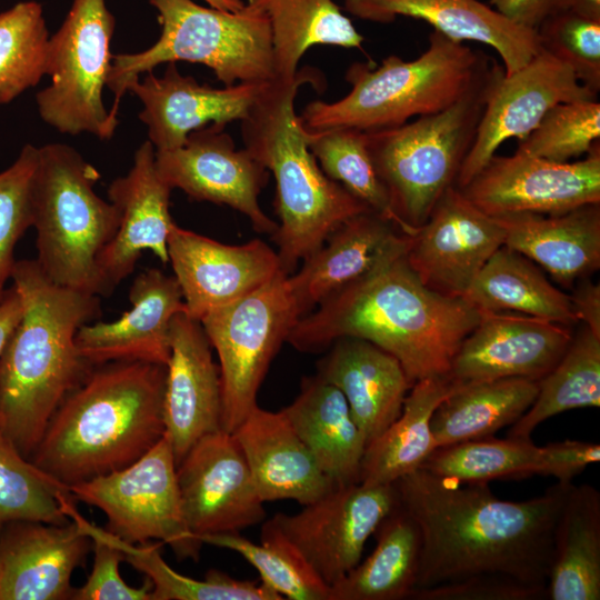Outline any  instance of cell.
Masks as SVG:
<instances>
[{
  "label": "cell",
  "mask_w": 600,
  "mask_h": 600,
  "mask_svg": "<svg viewBox=\"0 0 600 600\" xmlns=\"http://www.w3.org/2000/svg\"><path fill=\"white\" fill-rule=\"evenodd\" d=\"M421 533L414 589L479 573H502L547 588L556 523L573 484L524 501L496 497L489 483H461L418 469L392 483Z\"/></svg>",
  "instance_id": "6da1fadb"
},
{
  "label": "cell",
  "mask_w": 600,
  "mask_h": 600,
  "mask_svg": "<svg viewBox=\"0 0 600 600\" xmlns=\"http://www.w3.org/2000/svg\"><path fill=\"white\" fill-rule=\"evenodd\" d=\"M480 318L464 298L427 287L401 257L301 317L287 342L318 352L340 338L363 339L393 356L413 384L447 376Z\"/></svg>",
  "instance_id": "7a4b0ae2"
},
{
  "label": "cell",
  "mask_w": 600,
  "mask_h": 600,
  "mask_svg": "<svg viewBox=\"0 0 600 600\" xmlns=\"http://www.w3.org/2000/svg\"><path fill=\"white\" fill-rule=\"evenodd\" d=\"M10 279L22 314L0 353V430L29 460L59 404L93 367L76 334L100 316V297L57 284L36 259L16 260Z\"/></svg>",
  "instance_id": "3957f363"
},
{
  "label": "cell",
  "mask_w": 600,
  "mask_h": 600,
  "mask_svg": "<svg viewBox=\"0 0 600 600\" xmlns=\"http://www.w3.org/2000/svg\"><path fill=\"white\" fill-rule=\"evenodd\" d=\"M166 366L96 364L59 404L30 462L69 488L124 469L164 437Z\"/></svg>",
  "instance_id": "277c9868"
},
{
  "label": "cell",
  "mask_w": 600,
  "mask_h": 600,
  "mask_svg": "<svg viewBox=\"0 0 600 600\" xmlns=\"http://www.w3.org/2000/svg\"><path fill=\"white\" fill-rule=\"evenodd\" d=\"M324 88L323 74L304 67L289 79L271 80L241 120L243 148L276 180L274 210L279 217L272 236L281 271L293 273L300 261L319 249L344 221L364 211V203L319 167L294 111L300 87Z\"/></svg>",
  "instance_id": "5b68a950"
},
{
  "label": "cell",
  "mask_w": 600,
  "mask_h": 600,
  "mask_svg": "<svg viewBox=\"0 0 600 600\" xmlns=\"http://www.w3.org/2000/svg\"><path fill=\"white\" fill-rule=\"evenodd\" d=\"M493 62L483 51L433 30L427 50L414 60L389 56L379 66L352 63L344 76L351 86L348 94L333 102H309L299 118L310 131L338 127L374 131L401 126L454 103Z\"/></svg>",
  "instance_id": "8992f818"
},
{
  "label": "cell",
  "mask_w": 600,
  "mask_h": 600,
  "mask_svg": "<svg viewBox=\"0 0 600 600\" xmlns=\"http://www.w3.org/2000/svg\"><path fill=\"white\" fill-rule=\"evenodd\" d=\"M503 72L494 60L448 108L401 126L366 131L373 164L404 234H414L447 189L456 186L488 97Z\"/></svg>",
  "instance_id": "52a82bcc"
},
{
  "label": "cell",
  "mask_w": 600,
  "mask_h": 600,
  "mask_svg": "<svg viewBox=\"0 0 600 600\" xmlns=\"http://www.w3.org/2000/svg\"><path fill=\"white\" fill-rule=\"evenodd\" d=\"M158 11L161 34L144 51L112 56L107 86L114 92L111 112L143 72L163 62H198L223 86L276 78L269 18L258 0L236 12L206 8L192 0H148Z\"/></svg>",
  "instance_id": "ba28073f"
},
{
  "label": "cell",
  "mask_w": 600,
  "mask_h": 600,
  "mask_svg": "<svg viewBox=\"0 0 600 600\" xmlns=\"http://www.w3.org/2000/svg\"><path fill=\"white\" fill-rule=\"evenodd\" d=\"M99 178L72 147L39 148L31 187L36 260L57 284L91 294H96L98 258L119 226L114 204L94 191Z\"/></svg>",
  "instance_id": "9c48e42d"
},
{
  "label": "cell",
  "mask_w": 600,
  "mask_h": 600,
  "mask_svg": "<svg viewBox=\"0 0 600 600\" xmlns=\"http://www.w3.org/2000/svg\"><path fill=\"white\" fill-rule=\"evenodd\" d=\"M300 318L288 276L280 272L200 320L219 358L222 430L233 433L258 406V391L270 363Z\"/></svg>",
  "instance_id": "30bf717a"
},
{
  "label": "cell",
  "mask_w": 600,
  "mask_h": 600,
  "mask_svg": "<svg viewBox=\"0 0 600 600\" xmlns=\"http://www.w3.org/2000/svg\"><path fill=\"white\" fill-rule=\"evenodd\" d=\"M113 30L106 0H72L63 23L49 38L51 84L38 92L37 104L42 120L58 131L112 138L118 119L106 109L102 91L111 69Z\"/></svg>",
  "instance_id": "8fae6325"
},
{
  "label": "cell",
  "mask_w": 600,
  "mask_h": 600,
  "mask_svg": "<svg viewBox=\"0 0 600 600\" xmlns=\"http://www.w3.org/2000/svg\"><path fill=\"white\" fill-rule=\"evenodd\" d=\"M74 500L100 509L106 530L131 544L152 540L171 548L179 561H197L202 543L188 529L177 464L164 436L139 460L119 471L69 488Z\"/></svg>",
  "instance_id": "7c38bea8"
},
{
  "label": "cell",
  "mask_w": 600,
  "mask_h": 600,
  "mask_svg": "<svg viewBox=\"0 0 600 600\" xmlns=\"http://www.w3.org/2000/svg\"><path fill=\"white\" fill-rule=\"evenodd\" d=\"M396 504L393 484L338 486L296 513L266 520L261 540L286 547L330 587L359 563L368 539Z\"/></svg>",
  "instance_id": "4fadbf2b"
},
{
  "label": "cell",
  "mask_w": 600,
  "mask_h": 600,
  "mask_svg": "<svg viewBox=\"0 0 600 600\" xmlns=\"http://www.w3.org/2000/svg\"><path fill=\"white\" fill-rule=\"evenodd\" d=\"M460 190L490 217L560 214L600 203L599 141L586 159L573 162L516 152L509 157L494 154Z\"/></svg>",
  "instance_id": "5bb4252c"
},
{
  "label": "cell",
  "mask_w": 600,
  "mask_h": 600,
  "mask_svg": "<svg viewBox=\"0 0 600 600\" xmlns=\"http://www.w3.org/2000/svg\"><path fill=\"white\" fill-rule=\"evenodd\" d=\"M177 479L186 524L198 540L266 520L264 502L233 433L220 429L201 438L177 466Z\"/></svg>",
  "instance_id": "9a60e30c"
},
{
  "label": "cell",
  "mask_w": 600,
  "mask_h": 600,
  "mask_svg": "<svg viewBox=\"0 0 600 600\" xmlns=\"http://www.w3.org/2000/svg\"><path fill=\"white\" fill-rule=\"evenodd\" d=\"M226 126L209 124L189 133L183 146L156 150V167L171 189L191 199L226 204L244 214L259 233L273 234L278 222L259 204L269 171L244 148L237 149Z\"/></svg>",
  "instance_id": "2e32d148"
},
{
  "label": "cell",
  "mask_w": 600,
  "mask_h": 600,
  "mask_svg": "<svg viewBox=\"0 0 600 600\" xmlns=\"http://www.w3.org/2000/svg\"><path fill=\"white\" fill-rule=\"evenodd\" d=\"M573 71L543 49L526 66L496 80L472 147L457 178L462 189L511 138L523 139L556 104L597 100Z\"/></svg>",
  "instance_id": "e0dca14e"
},
{
  "label": "cell",
  "mask_w": 600,
  "mask_h": 600,
  "mask_svg": "<svg viewBox=\"0 0 600 600\" xmlns=\"http://www.w3.org/2000/svg\"><path fill=\"white\" fill-rule=\"evenodd\" d=\"M503 240L496 218L479 210L452 186L428 220L410 236L404 257L427 287L446 296L462 297Z\"/></svg>",
  "instance_id": "ac0fdd59"
},
{
  "label": "cell",
  "mask_w": 600,
  "mask_h": 600,
  "mask_svg": "<svg viewBox=\"0 0 600 600\" xmlns=\"http://www.w3.org/2000/svg\"><path fill=\"white\" fill-rule=\"evenodd\" d=\"M168 257L186 313L198 321L282 272L277 251L260 239L226 244L177 223L168 238Z\"/></svg>",
  "instance_id": "d6986e66"
},
{
  "label": "cell",
  "mask_w": 600,
  "mask_h": 600,
  "mask_svg": "<svg viewBox=\"0 0 600 600\" xmlns=\"http://www.w3.org/2000/svg\"><path fill=\"white\" fill-rule=\"evenodd\" d=\"M571 339L563 324L516 312L481 311L447 377L456 387L504 378L539 381L561 359Z\"/></svg>",
  "instance_id": "ffe728a7"
},
{
  "label": "cell",
  "mask_w": 600,
  "mask_h": 600,
  "mask_svg": "<svg viewBox=\"0 0 600 600\" xmlns=\"http://www.w3.org/2000/svg\"><path fill=\"white\" fill-rule=\"evenodd\" d=\"M171 187L156 167V149L147 140L136 151L129 172L114 179L108 197L119 212V226L97 261L96 294L108 297L132 273L144 250L169 262L168 238L174 221L170 214Z\"/></svg>",
  "instance_id": "44dd1931"
},
{
  "label": "cell",
  "mask_w": 600,
  "mask_h": 600,
  "mask_svg": "<svg viewBox=\"0 0 600 600\" xmlns=\"http://www.w3.org/2000/svg\"><path fill=\"white\" fill-rule=\"evenodd\" d=\"M219 366L200 321L178 313L170 327L163 393L164 436L176 464L204 436L221 429Z\"/></svg>",
  "instance_id": "7402d4cb"
},
{
  "label": "cell",
  "mask_w": 600,
  "mask_h": 600,
  "mask_svg": "<svg viewBox=\"0 0 600 600\" xmlns=\"http://www.w3.org/2000/svg\"><path fill=\"white\" fill-rule=\"evenodd\" d=\"M410 236L373 211H364L340 224L288 276L301 312L312 311L326 299L356 284L406 256Z\"/></svg>",
  "instance_id": "603a6c76"
},
{
  "label": "cell",
  "mask_w": 600,
  "mask_h": 600,
  "mask_svg": "<svg viewBox=\"0 0 600 600\" xmlns=\"http://www.w3.org/2000/svg\"><path fill=\"white\" fill-rule=\"evenodd\" d=\"M92 539L72 520H13L0 529V600L71 599Z\"/></svg>",
  "instance_id": "cb8c5ba5"
},
{
  "label": "cell",
  "mask_w": 600,
  "mask_h": 600,
  "mask_svg": "<svg viewBox=\"0 0 600 600\" xmlns=\"http://www.w3.org/2000/svg\"><path fill=\"white\" fill-rule=\"evenodd\" d=\"M269 82L213 88L181 74L176 62H169L161 78L150 71L129 90L143 104L139 118L148 127L149 141L162 151L183 146L189 133L206 126L243 120Z\"/></svg>",
  "instance_id": "d4e9b609"
},
{
  "label": "cell",
  "mask_w": 600,
  "mask_h": 600,
  "mask_svg": "<svg viewBox=\"0 0 600 600\" xmlns=\"http://www.w3.org/2000/svg\"><path fill=\"white\" fill-rule=\"evenodd\" d=\"M131 309L111 322L86 323L76 334L80 356L96 366L118 360H140L166 366L170 356V327L186 312L173 276L148 269L129 290Z\"/></svg>",
  "instance_id": "484cf974"
},
{
  "label": "cell",
  "mask_w": 600,
  "mask_h": 600,
  "mask_svg": "<svg viewBox=\"0 0 600 600\" xmlns=\"http://www.w3.org/2000/svg\"><path fill=\"white\" fill-rule=\"evenodd\" d=\"M352 16L378 23L408 17L428 22L436 31L459 41H476L494 49L506 74L526 66L542 50L536 30L511 22L480 0H344Z\"/></svg>",
  "instance_id": "4316f807"
},
{
  "label": "cell",
  "mask_w": 600,
  "mask_h": 600,
  "mask_svg": "<svg viewBox=\"0 0 600 600\" xmlns=\"http://www.w3.org/2000/svg\"><path fill=\"white\" fill-rule=\"evenodd\" d=\"M233 436L263 502L293 500L306 506L336 487L282 410L257 406Z\"/></svg>",
  "instance_id": "83f0119b"
},
{
  "label": "cell",
  "mask_w": 600,
  "mask_h": 600,
  "mask_svg": "<svg viewBox=\"0 0 600 600\" xmlns=\"http://www.w3.org/2000/svg\"><path fill=\"white\" fill-rule=\"evenodd\" d=\"M317 376L341 391L367 446L399 417L412 387L393 356L352 337L331 343Z\"/></svg>",
  "instance_id": "f1b7e54d"
},
{
  "label": "cell",
  "mask_w": 600,
  "mask_h": 600,
  "mask_svg": "<svg viewBox=\"0 0 600 600\" xmlns=\"http://www.w3.org/2000/svg\"><path fill=\"white\" fill-rule=\"evenodd\" d=\"M493 218L503 230V246L538 263L564 287L600 267V203L560 214Z\"/></svg>",
  "instance_id": "f546056e"
},
{
  "label": "cell",
  "mask_w": 600,
  "mask_h": 600,
  "mask_svg": "<svg viewBox=\"0 0 600 600\" xmlns=\"http://www.w3.org/2000/svg\"><path fill=\"white\" fill-rule=\"evenodd\" d=\"M281 410L336 487L360 482L367 442L338 388L317 374L303 378L299 394Z\"/></svg>",
  "instance_id": "4dcf8cb0"
},
{
  "label": "cell",
  "mask_w": 600,
  "mask_h": 600,
  "mask_svg": "<svg viewBox=\"0 0 600 600\" xmlns=\"http://www.w3.org/2000/svg\"><path fill=\"white\" fill-rule=\"evenodd\" d=\"M547 599H600V492L572 484L553 536Z\"/></svg>",
  "instance_id": "1f68e13d"
},
{
  "label": "cell",
  "mask_w": 600,
  "mask_h": 600,
  "mask_svg": "<svg viewBox=\"0 0 600 600\" xmlns=\"http://www.w3.org/2000/svg\"><path fill=\"white\" fill-rule=\"evenodd\" d=\"M457 388L447 376L413 383L399 417L366 447L360 482L392 484L420 469L438 448L430 427L432 413Z\"/></svg>",
  "instance_id": "d6a6232c"
},
{
  "label": "cell",
  "mask_w": 600,
  "mask_h": 600,
  "mask_svg": "<svg viewBox=\"0 0 600 600\" xmlns=\"http://www.w3.org/2000/svg\"><path fill=\"white\" fill-rule=\"evenodd\" d=\"M373 534V551L330 586V600L409 599L420 562L418 524L397 501Z\"/></svg>",
  "instance_id": "836d02e7"
},
{
  "label": "cell",
  "mask_w": 600,
  "mask_h": 600,
  "mask_svg": "<svg viewBox=\"0 0 600 600\" xmlns=\"http://www.w3.org/2000/svg\"><path fill=\"white\" fill-rule=\"evenodd\" d=\"M462 298L481 311L522 313L567 327L578 322L570 296L506 246L489 258Z\"/></svg>",
  "instance_id": "e575fe53"
},
{
  "label": "cell",
  "mask_w": 600,
  "mask_h": 600,
  "mask_svg": "<svg viewBox=\"0 0 600 600\" xmlns=\"http://www.w3.org/2000/svg\"><path fill=\"white\" fill-rule=\"evenodd\" d=\"M538 389V381L524 378L458 387L431 417L430 427L438 448L493 437L531 407Z\"/></svg>",
  "instance_id": "d590c367"
},
{
  "label": "cell",
  "mask_w": 600,
  "mask_h": 600,
  "mask_svg": "<svg viewBox=\"0 0 600 600\" xmlns=\"http://www.w3.org/2000/svg\"><path fill=\"white\" fill-rule=\"evenodd\" d=\"M258 1L270 21L276 78L294 77L312 46L362 48L364 38L332 0Z\"/></svg>",
  "instance_id": "8d00e7d4"
},
{
  "label": "cell",
  "mask_w": 600,
  "mask_h": 600,
  "mask_svg": "<svg viewBox=\"0 0 600 600\" xmlns=\"http://www.w3.org/2000/svg\"><path fill=\"white\" fill-rule=\"evenodd\" d=\"M538 384L533 403L511 424L508 438L531 439L533 430L553 416L600 406V337L583 327Z\"/></svg>",
  "instance_id": "74e56055"
},
{
  "label": "cell",
  "mask_w": 600,
  "mask_h": 600,
  "mask_svg": "<svg viewBox=\"0 0 600 600\" xmlns=\"http://www.w3.org/2000/svg\"><path fill=\"white\" fill-rule=\"evenodd\" d=\"M543 449L531 439L489 437L437 448L420 469L458 483L541 476Z\"/></svg>",
  "instance_id": "f35d334b"
},
{
  "label": "cell",
  "mask_w": 600,
  "mask_h": 600,
  "mask_svg": "<svg viewBox=\"0 0 600 600\" xmlns=\"http://www.w3.org/2000/svg\"><path fill=\"white\" fill-rule=\"evenodd\" d=\"M303 133L309 150L329 179L399 228L388 192L373 164L366 131L349 127L319 131L303 128Z\"/></svg>",
  "instance_id": "ab89813d"
},
{
  "label": "cell",
  "mask_w": 600,
  "mask_h": 600,
  "mask_svg": "<svg viewBox=\"0 0 600 600\" xmlns=\"http://www.w3.org/2000/svg\"><path fill=\"white\" fill-rule=\"evenodd\" d=\"M111 534V533H110ZM124 561L143 572L152 583V600H281L264 582L238 580L210 569L203 580L174 571L162 558V542L131 544L111 534Z\"/></svg>",
  "instance_id": "60d3db41"
},
{
  "label": "cell",
  "mask_w": 600,
  "mask_h": 600,
  "mask_svg": "<svg viewBox=\"0 0 600 600\" xmlns=\"http://www.w3.org/2000/svg\"><path fill=\"white\" fill-rule=\"evenodd\" d=\"M48 42L40 3L23 1L0 13V104L47 74Z\"/></svg>",
  "instance_id": "b9f144b4"
},
{
  "label": "cell",
  "mask_w": 600,
  "mask_h": 600,
  "mask_svg": "<svg viewBox=\"0 0 600 600\" xmlns=\"http://www.w3.org/2000/svg\"><path fill=\"white\" fill-rule=\"evenodd\" d=\"M60 492L69 491L26 459L0 430V529L13 520L67 523Z\"/></svg>",
  "instance_id": "7bdbcfd3"
},
{
  "label": "cell",
  "mask_w": 600,
  "mask_h": 600,
  "mask_svg": "<svg viewBox=\"0 0 600 600\" xmlns=\"http://www.w3.org/2000/svg\"><path fill=\"white\" fill-rule=\"evenodd\" d=\"M202 544L224 548L239 553L260 574L261 581L283 599L330 600V587L282 544L261 540V543L238 533L207 534Z\"/></svg>",
  "instance_id": "ee69618b"
},
{
  "label": "cell",
  "mask_w": 600,
  "mask_h": 600,
  "mask_svg": "<svg viewBox=\"0 0 600 600\" xmlns=\"http://www.w3.org/2000/svg\"><path fill=\"white\" fill-rule=\"evenodd\" d=\"M599 138L598 100L562 102L552 107L528 136L518 140L514 152L569 162L588 153Z\"/></svg>",
  "instance_id": "f6af8a7d"
},
{
  "label": "cell",
  "mask_w": 600,
  "mask_h": 600,
  "mask_svg": "<svg viewBox=\"0 0 600 600\" xmlns=\"http://www.w3.org/2000/svg\"><path fill=\"white\" fill-rule=\"evenodd\" d=\"M541 47L568 66L594 93L600 90V21L571 10L547 18L537 29Z\"/></svg>",
  "instance_id": "bcb514c9"
},
{
  "label": "cell",
  "mask_w": 600,
  "mask_h": 600,
  "mask_svg": "<svg viewBox=\"0 0 600 600\" xmlns=\"http://www.w3.org/2000/svg\"><path fill=\"white\" fill-rule=\"evenodd\" d=\"M58 501L62 512L74 521L91 539L94 553L93 567L87 582L72 591L76 600H152V583L146 578L139 588L127 584L119 564L124 556L113 542L110 532L86 520L76 509L69 492H60Z\"/></svg>",
  "instance_id": "7dc6e473"
},
{
  "label": "cell",
  "mask_w": 600,
  "mask_h": 600,
  "mask_svg": "<svg viewBox=\"0 0 600 600\" xmlns=\"http://www.w3.org/2000/svg\"><path fill=\"white\" fill-rule=\"evenodd\" d=\"M39 148L26 144L17 160L0 172V301L14 266V248L32 227L31 187Z\"/></svg>",
  "instance_id": "c3c4849f"
},
{
  "label": "cell",
  "mask_w": 600,
  "mask_h": 600,
  "mask_svg": "<svg viewBox=\"0 0 600 600\" xmlns=\"http://www.w3.org/2000/svg\"><path fill=\"white\" fill-rule=\"evenodd\" d=\"M412 600H541L546 587L502 573H479L433 587L414 589Z\"/></svg>",
  "instance_id": "681fc988"
},
{
  "label": "cell",
  "mask_w": 600,
  "mask_h": 600,
  "mask_svg": "<svg viewBox=\"0 0 600 600\" xmlns=\"http://www.w3.org/2000/svg\"><path fill=\"white\" fill-rule=\"evenodd\" d=\"M541 476H551L560 483H571L588 466L600 461V446L594 442L564 440L542 447Z\"/></svg>",
  "instance_id": "f907efd6"
},
{
  "label": "cell",
  "mask_w": 600,
  "mask_h": 600,
  "mask_svg": "<svg viewBox=\"0 0 600 600\" xmlns=\"http://www.w3.org/2000/svg\"><path fill=\"white\" fill-rule=\"evenodd\" d=\"M489 6L511 22L537 31L547 18L569 10L571 0H490Z\"/></svg>",
  "instance_id": "816d5d0a"
},
{
  "label": "cell",
  "mask_w": 600,
  "mask_h": 600,
  "mask_svg": "<svg viewBox=\"0 0 600 600\" xmlns=\"http://www.w3.org/2000/svg\"><path fill=\"white\" fill-rule=\"evenodd\" d=\"M577 286L570 296L573 312L597 337H600V284L588 278Z\"/></svg>",
  "instance_id": "f5cc1de1"
},
{
  "label": "cell",
  "mask_w": 600,
  "mask_h": 600,
  "mask_svg": "<svg viewBox=\"0 0 600 600\" xmlns=\"http://www.w3.org/2000/svg\"><path fill=\"white\" fill-rule=\"evenodd\" d=\"M22 314L20 297L12 286L6 289L0 301V353Z\"/></svg>",
  "instance_id": "db71d44e"
},
{
  "label": "cell",
  "mask_w": 600,
  "mask_h": 600,
  "mask_svg": "<svg viewBox=\"0 0 600 600\" xmlns=\"http://www.w3.org/2000/svg\"><path fill=\"white\" fill-rule=\"evenodd\" d=\"M569 10L584 18L600 21V0H571Z\"/></svg>",
  "instance_id": "11a10c76"
},
{
  "label": "cell",
  "mask_w": 600,
  "mask_h": 600,
  "mask_svg": "<svg viewBox=\"0 0 600 600\" xmlns=\"http://www.w3.org/2000/svg\"><path fill=\"white\" fill-rule=\"evenodd\" d=\"M203 1H206L212 8L223 10V11H230V12L239 11L244 7L243 0H203Z\"/></svg>",
  "instance_id": "9f6ffc18"
}]
</instances>
